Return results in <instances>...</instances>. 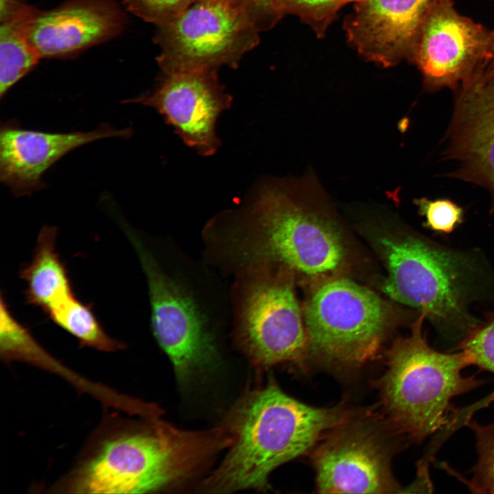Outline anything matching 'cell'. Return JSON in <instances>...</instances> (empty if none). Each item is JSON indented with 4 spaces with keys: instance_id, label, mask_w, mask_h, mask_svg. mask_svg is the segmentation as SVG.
Masks as SVG:
<instances>
[{
    "instance_id": "6da1fadb",
    "label": "cell",
    "mask_w": 494,
    "mask_h": 494,
    "mask_svg": "<svg viewBox=\"0 0 494 494\" xmlns=\"http://www.w3.org/2000/svg\"><path fill=\"white\" fill-rule=\"evenodd\" d=\"M326 195L313 172L267 183L231 214L215 246L240 270L279 265L309 275L335 271L346 249L325 210Z\"/></svg>"
},
{
    "instance_id": "7a4b0ae2",
    "label": "cell",
    "mask_w": 494,
    "mask_h": 494,
    "mask_svg": "<svg viewBox=\"0 0 494 494\" xmlns=\"http://www.w3.org/2000/svg\"><path fill=\"white\" fill-rule=\"evenodd\" d=\"M358 414L343 405L316 408L285 394L274 382L246 392L224 425L232 443L203 491L264 489L279 465L308 451L331 430Z\"/></svg>"
},
{
    "instance_id": "3957f363",
    "label": "cell",
    "mask_w": 494,
    "mask_h": 494,
    "mask_svg": "<svg viewBox=\"0 0 494 494\" xmlns=\"http://www.w3.org/2000/svg\"><path fill=\"white\" fill-rule=\"evenodd\" d=\"M98 439L68 476L67 491H155L189 477L230 444L222 426L189 432L162 421L124 425Z\"/></svg>"
},
{
    "instance_id": "277c9868",
    "label": "cell",
    "mask_w": 494,
    "mask_h": 494,
    "mask_svg": "<svg viewBox=\"0 0 494 494\" xmlns=\"http://www.w3.org/2000/svg\"><path fill=\"white\" fill-rule=\"evenodd\" d=\"M425 318L421 314L410 335L393 342L377 382L394 430L417 443L451 423L458 413L453 399L486 382L463 375L471 366L463 351L443 353L429 345L422 329Z\"/></svg>"
},
{
    "instance_id": "5b68a950",
    "label": "cell",
    "mask_w": 494,
    "mask_h": 494,
    "mask_svg": "<svg viewBox=\"0 0 494 494\" xmlns=\"http://www.w3.org/2000/svg\"><path fill=\"white\" fill-rule=\"evenodd\" d=\"M381 246L390 298L419 310L450 338L461 341L478 325L467 309L469 264L460 255L412 235L384 238Z\"/></svg>"
},
{
    "instance_id": "8992f818",
    "label": "cell",
    "mask_w": 494,
    "mask_h": 494,
    "mask_svg": "<svg viewBox=\"0 0 494 494\" xmlns=\"http://www.w3.org/2000/svg\"><path fill=\"white\" fill-rule=\"evenodd\" d=\"M285 268L241 271L237 288L235 338L258 368L286 362L302 363L307 336L293 283Z\"/></svg>"
},
{
    "instance_id": "52a82bcc",
    "label": "cell",
    "mask_w": 494,
    "mask_h": 494,
    "mask_svg": "<svg viewBox=\"0 0 494 494\" xmlns=\"http://www.w3.org/2000/svg\"><path fill=\"white\" fill-rule=\"evenodd\" d=\"M308 350L327 362L357 366L379 353L389 309L375 292L346 279L320 286L303 313Z\"/></svg>"
},
{
    "instance_id": "ba28073f",
    "label": "cell",
    "mask_w": 494,
    "mask_h": 494,
    "mask_svg": "<svg viewBox=\"0 0 494 494\" xmlns=\"http://www.w3.org/2000/svg\"><path fill=\"white\" fill-rule=\"evenodd\" d=\"M257 11L242 0L197 1L159 27V66L170 75L235 62L257 43Z\"/></svg>"
},
{
    "instance_id": "9c48e42d",
    "label": "cell",
    "mask_w": 494,
    "mask_h": 494,
    "mask_svg": "<svg viewBox=\"0 0 494 494\" xmlns=\"http://www.w3.org/2000/svg\"><path fill=\"white\" fill-rule=\"evenodd\" d=\"M126 232L148 282L153 334L170 359L177 378L185 381L196 368L216 357L210 320L193 293L161 267L133 232Z\"/></svg>"
},
{
    "instance_id": "30bf717a",
    "label": "cell",
    "mask_w": 494,
    "mask_h": 494,
    "mask_svg": "<svg viewBox=\"0 0 494 494\" xmlns=\"http://www.w3.org/2000/svg\"><path fill=\"white\" fill-rule=\"evenodd\" d=\"M357 416L331 430L315 449L318 491L402 493L390 469L395 450L390 438L378 423Z\"/></svg>"
},
{
    "instance_id": "8fae6325",
    "label": "cell",
    "mask_w": 494,
    "mask_h": 494,
    "mask_svg": "<svg viewBox=\"0 0 494 494\" xmlns=\"http://www.w3.org/2000/svg\"><path fill=\"white\" fill-rule=\"evenodd\" d=\"M412 49L428 91H455L494 59V29L460 14L448 0L428 15Z\"/></svg>"
},
{
    "instance_id": "7c38bea8",
    "label": "cell",
    "mask_w": 494,
    "mask_h": 494,
    "mask_svg": "<svg viewBox=\"0 0 494 494\" xmlns=\"http://www.w3.org/2000/svg\"><path fill=\"white\" fill-rule=\"evenodd\" d=\"M215 71L167 75L149 95L126 100L156 110L188 146L202 156L213 154L220 146L217 117L231 104Z\"/></svg>"
},
{
    "instance_id": "4fadbf2b",
    "label": "cell",
    "mask_w": 494,
    "mask_h": 494,
    "mask_svg": "<svg viewBox=\"0 0 494 494\" xmlns=\"http://www.w3.org/2000/svg\"><path fill=\"white\" fill-rule=\"evenodd\" d=\"M445 154L451 176L486 189L494 209V75H476L455 91Z\"/></svg>"
},
{
    "instance_id": "5bb4252c",
    "label": "cell",
    "mask_w": 494,
    "mask_h": 494,
    "mask_svg": "<svg viewBox=\"0 0 494 494\" xmlns=\"http://www.w3.org/2000/svg\"><path fill=\"white\" fill-rule=\"evenodd\" d=\"M132 132L130 128L115 129L107 124L93 131L69 133L23 130L5 124L0 134V180L15 196L30 195L45 187V172L69 152L105 138H128Z\"/></svg>"
},
{
    "instance_id": "9a60e30c",
    "label": "cell",
    "mask_w": 494,
    "mask_h": 494,
    "mask_svg": "<svg viewBox=\"0 0 494 494\" xmlns=\"http://www.w3.org/2000/svg\"><path fill=\"white\" fill-rule=\"evenodd\" d=\"M121 12L108 0H78L49 12H37L29 40L40 58L68 55L119 33Z\"/></svg>"
},
{
    "instance_id": "2e32d148",
    "label": "cell",
    "mask_w": 494,
    "mask_h": 494,
    "mask_svg": "<svg viewBox=\"0 0 494 494\" xmlns=\"http://www.w3.org/2000/svg\"><path fill=\"white\" fill-rule=\"evenodd\" d=\"M448 0H368L361 17L364 41L381 54L401 55L412 49L430 12Z\"/></svg>"
},
{
    "instance_id": "e0dca14e",
    "label": "cell",
    "mask_w": 494,
    "mask_h": 494,
    "mask_svg": "<svg viewBox=\"0 0 494 494\" xmlns=\"http://www.w3.org/2000/svg\"><path fill=\"white\" fill-rule=\"evenodd\" d=\"M56 227H43L34 257L21 272L27 285V303L43 308L45 312L73 294L65 266L56 250Z\"/></svg>"
},
{
    "instance_id": "ac0fdd59",
    "label": "cell",
    "mask_w": 494,
    "mask_h": 494,
    "mask_svg": "<svg viewBox=\"0 0 494 494\" xmlns=\"http://www.w3.org/2000/svg\"><path fill=\"white\" fill-rule=\"evenodd\" d=\"M37 12L25 5L0 21L1 98L41 59L27 34L30 24Z\"/></svg>"
},
{
    "instance_id": "d6986e66",
    "label": "cell",
    "mask_w": 494,
    "mask_h": 494,
    "mask_svg": "<svg viewBox=\"0 0 494 494\" xmlns=\"http://www.w3.org/2000/svg\"><path fill=\"white\" fill-rule=\"evenodd\" d=\"M46 313L55 324L76 338L84 346L108 352L124 347L105 332L91 307L73 294L54 305Z\"/></svg>"
},
{
    "instance_id": "ffe728a7",
    "label": "cell",
    "mask_w": 494,
    "mask_h": 494,
    "mask_svg": "<svg viewBox=\"0 0 494 494\" xmlns=\"http://www.w3.org/2000/svg\"><path fill=\"white\" fill-rule=\"evenodd\" d=\"M466 425L475 435L477 452L467 484L475 493H494V422L482 425L469 419Z\"/></svg>"
},
{
    "instance_id": "44dd1931",
    "label": "cell",
    "mask_w": 494,
    "mask_h": 494,
    "mask_svg": "<svg viewBox=\"0 0 494 494\" xmlns=\"http://www.w3.org/2000/svg\"><path fill=\"white\" fill-rule=\"evenodd\" d=\"M457 349L467 355L471 365L494 374V314L473 329Z\"/></svg>"
},
{
    "instance_id": "7402d4cb",
    "label": "cell",
    "mask_w": 494,
    "mask_h": 494,
    "mask_svg": "<svg viewBox=\"0 0 494 494\" xmlns=\"http://www.w3.org/2000/svg\"><path fill=\"white\" fill-rule=\"evenodd\" d=\"M414 203L425 217L424 226L435 232L449 234L464 220L462 208L449 199L421 198Z\"/></svg>"
},
{
    "instance_id": "603a6c76",
    "label": "cell",
    "mask_w": 494,
    "mask_h": 494,
    "mask_svg": "<svg viewBox=\"0 0 494 494\" xmlns=\"http://www.w3.org/2000/svg\"><path fill=\"white\" fill-rule=\"evenodd\" d=\"M198 0H124L127 9L147 22L158 27L183 14Z\"/></svg>"
},
{
    "instance_id": "cb8c5ba5",
    "label": "cell",
    "mask_w": 494,
    "mask_h": 494,
    "mask_svg": "<svg viewBox=\"0 0 494 494\" xmlns=\"http://www.w3.org/2000/svg\"><path fill=\"white\" fill-rule=\"evenodd\" d=\"M24 0H1L0 21L25 6Z\"/></svg>"
},
{
    "instance_id": "d4e9b609",
    "label": "cell",
    "mask_w": 494,
    "mask_h": 494,
    "mask_svg": "<svg viewBox=\"0 0 494 494\" xmlns=\"http://www.w3.org/2000/svg\"><path fill=\"white\" fill-rule=\"evenodd\" d=\"M292 1L298 4L314 7V6H320V5H327L329 3L336 1V0H292Z\"/></svg>"
},
{
    "instance_id": "484cf974",
    "label": "cell",
    "mask_w": 494,
    "mask_h": 494,
    "mask_svg": "<svg viewBox=\"0 0 494 494\" xmlns=\"http://www.w3.org/2000/svg\"><path fill=\"white\" fill-rule=\"evenodd\" d=\"M251 5L258 8L269 5L272 0H243Z\"/></svg>"
},
{
    "instance_id": "4316f807",
    "label": "cell",
    "mask_w": 494,
    "mask_h": 494,
    "mask_svg": "<svg viewBox=\"0 0 494 494\" xmlns=\"http://www.w3.org/2000/svg\"><path fill=\"white\" fill-rule=\"evenodd\" d=\"M484 71L494 75V59L488 65Z\"/></svg>"
},
{
    "instance_id": "83f0119b",
    "label": "cell",
    "mask_w": 494,
    "mask_h": 494,
    "mask_svg": "<svg viewBox=\"0 0 494 494\" xmlns=\"http://www.w3.org/2000/svg\"></svg>"
}]
</instances>
